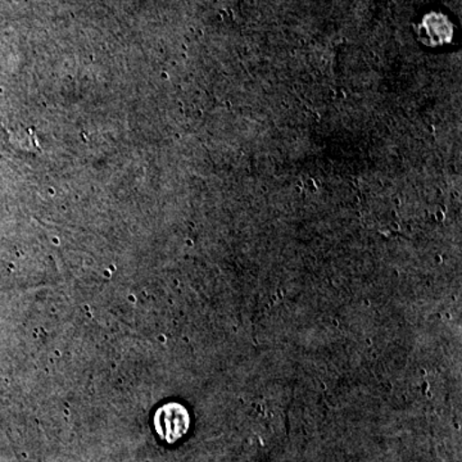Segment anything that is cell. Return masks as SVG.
<instances>
[{
    "instance_id": "cell-1",
    "label": "cell",
    "mask_w": 462,
    "mask_h": 462,
    "mask_svg": "<svg viewBox=\"0 0 462 462\" xmlns=\"http://www.w3.org/2000/svg\"><path fill=\"white\" fill-rule=\"evenodd\" d=\"M154 427L167 443L178 442L189 430V412L180 403H167L154 416Z\"/></svg>"
}]
</instances>
